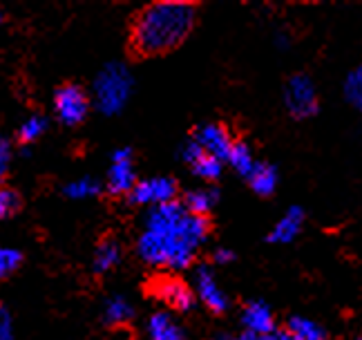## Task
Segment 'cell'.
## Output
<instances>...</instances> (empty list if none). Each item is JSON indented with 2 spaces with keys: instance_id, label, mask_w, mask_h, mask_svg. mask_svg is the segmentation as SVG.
<instances>
[{
  "instance_id": "6da1fadb",
  "label": "cell",
  "mask_w": 362,
  "mask_h": 340,
  "mask_svg": "<svg viewBox=\"0 0 362 340\" xmlns=\"http://www.w3.org/2000/svg\"><path fill=\"white\" fill-rule=\"evenodd\" d=\"M208 231H211L208 220L192 215L184 202L161 204L150 208L146 215L136 253L150 266L181 271L194 262Z\"/></svg>"
},
{
  "instance_id": "7a4b0ae2",
  "label": "cell",
  "mask_w": 362,
  "mask_h": 340,
  "mask_svg": "<svg viewBox=\"0 0 362 340\" xmlns=\"http://www.w3.org/2000/svg\"><path fill=\"white\" fill-rule=\"evenodd\" d=\"M197 9L190 3H152L132 25V47L141 56L165 54L188 38Z\"/></svg>"
},
{
  "instance_id": "3957f363",
  "label": "cell",
  "mask_w": 362,
  "mask_h": 340,
  "mask_svg": "<svg viewBox=\"0 0 362 340\" xmlns=\"http://www.w3.org/2000/svg\"><path fill=\"white\" fill-rule=\"evenodd\" d=\"M132 94V74L121 63L105 65L94 81V103L99 112L112 117L125 108Z\"/></svg>"
},
{
  "instance_id": "277c9868",
  "label": "cell",
  "mask_w": 362,
  "mask_h": 340,
  "mask_svg": "<svg viewBox=\"0 0 362 340\" xmlns=\"http://www.w3.org/2000/svg\"><path fill=\"white\" fill-rule=\"evenodd\" d=\"M284 106L291 117L309 119L317 112V90L315 83L306 74L291 76L284 85Z\"/></svg>"
},
{
  "instance_id": "5b68a950",
  "label": "cell",
  "mask_w": 362,
  "mask_h": 340,
  "mask_svg": "<svg viewBox=\"0 0 362 340\" xmlns=\"http://www.w3.org/2000/svg\"><path fill=\"white\" fill-rule=\"evenodd\" d=\"M90 110V98L86 90L78 88V85L69 83L57 90L54 96V112L63 125H78L81 121H86Z\"/></svg>"
},
{
  "instance_id": "8992f818",
  "label": "cell",
  "mask_w": 362,
  "mask_h": 340,
  "mask_svg": "<svg viewBox=\"0 0 362 340\" xmlns=\"http://www.w3.org/2000/svg\"><path fill=\"white\" fill-rule=\"evenodd\" d=\"M130 202L136 206H161L177 202V183L170 177H150L139 181L130 193Z\"/></svg>"
},
{
  "instance_id": "52a82bcc",
  "label": "cell",
  "mask_w": 362,
  "mask_h": 340,
  "mask_svg": "<svg viewBox=\"0 0 362 340\" xmlns=\"http://www.w3.org/2000/svg\"><path fill=\"white\" fill-rule=\"evenodd\" d=\"M132 162L134 159L130 148H119L112 152V164H110L107 179H105V186L112 195H130L139 183Z\"/></svg>"
},
{
  "instance_id": "ba28073f",
  "label": "cell",
  "mask_w": 362,
  "mask_h": 340,
  "mask_svg": "<svg viewBox=\"0 0 362 340\" xmlns=\"http://www.w3.org/2000/svg\"><path fill=\"white\" fill-rule=\"evenodd\" d=\"M192 287H194V295H197L213 314H224V311L230 307L228 295L224 289H221L211 266H199L197 271H194Z\"/></svg>"
},
{
  "instance_id": "9c48e42d",
  "label": "cell",
  "mask_w": 362,
  "mask_h": 340,
  "mask_svg": "<svg viewBox=\"0 0 362 340\" xmlns=\"http://www.w3.org/2000/svg\"><path fill=\"white\" fill-rule=\"evenodd\" d=\"M194 141H197V146L206 152L211 154V157L219 159V162H226L228 154L233 150V137L230 132L226 130L224 125L219 123H206V125H199L197 132H194L192 137Z\"/></svg>"
},
{
  "instance_id": "30bf717a",
  "label": "cell",
  "mask_w": 362,
  "mask_h": 340,
  "mask_svg": "<svg viewBox=\"0 0 362 340\" xmlns=\"http://www.w3.org/2000/svg\"><path fill=\"white\" fill-rule=\"evenodd\" d=\"M155 295L163 305H168L175 311H190L194 307V291L179 278H161L155 282Z\"/></svg>"
},
{
  "instance_id": "8fae6325",
  "label": "cell",
  "mask_w": 362,
  "mask_h": 340,
  "mask_svg": "<svg viewBox=\"0 0 362 340\" xmlns=\"http://www.w3.org/2000/svg\"><path fill=\"white\" fill-rule=\"evenodd\" d=\"M181 162H186L190 166L192 175H197L199 179H206V181H215L221 175V168H224L219 159L206 154L194 139L186 141V144L181 146Z\"/></svg>"
},
{
  "instance_id": "7c38bea8",
  "label": "cell",
  "mask_w": 362,
  "mask_h": 340,
  "mask_svg": "<svg viewBox=\"0 0 362 340\" xmlns=\"http://www.w3.org/2000/svg\"><path fill=\"white\" fill-rule=\"evenodd\" d=\"M242 324L244 329L250 334H259V336H269L275 332V316L267 302L253 300L248 302L242 311Z\"/></svg>"
},
{
  "instance_id": "4fadbf2b",
  "label": "cell",
  "mask_w": 362,
  "mask_h": 340,
  "mask_svg": "<svg viewBox=\"0 0 362 340\" xmlns=\"http://www.w3.org/2000/svg\"><path fill=\"white\" fill-rule=\"evenodd\" d=\"M302 224H304V210L300 206H291L273 226V231L269 233V242H273V244L293 242L302 231Z\"/></svg>"
},
{
  "instance_id": "5bb4252c",
  "label": "cell",
  "mask_w": 362,
  "mask_h": 340,
  "mask_svg": "<svg viewBox=\"0 0 362 340\" xmlns=\"http://www.w3.org/2000/svg\"><path fill=\"white\" fill-rule=\"evenodd\" d=\"M148 340H188L181 324L168 314V311H157L148 320Z\"/></svg>"
},
{
  "instance_id": "9a60e30c",
  "label": "cell",
  "mask_w": 362,
  "mask_h": 340,
  "mask_svg": "<svg viewBox=\"0 0 362 340\" xmlns=\"http://www.w3.org/2000/svg\"><path fill=\"white\" fill-rule=\"evenodd\" d=\"M246 179L250 183V188L262 197L273 195V191L277 188V170L271 164H264V162H257L253 173H250Z\"/></svg>"
},
{
  "instance_id": "2e32d148",
  "label": "cell",
  "mask_w": 362,
  "mask_h": 340,
  "mask_svg": "<svg viewBox=\"0 0 362 340\" xmlns=\"http://www.w3.org/2000/svg\"><path fill=\"white\" fill-rule=\"evenodd\" d=\"M121 255H123V251H121V244L117 242V239H105V242H101L94 253V262H92L94 273L112 271V268L121 262Z\"/></svg>"
},
{
  "instance_id": "e0dca14e",
  "label": "cell",
  "mask_w": 362,
  "mask_h": 340,
  "mask_svg": "<svg viewBox=\"0 0 362 340\" xmlns=\"http://www.w3.org/2000/svg\"><path fill=\"white\" fill-rule=\"evenodd\" d=\"M217 191L215 188H192L188 191L186 200H184V206L192 212V215H199V217H206L208 212H211L217 204Z\"/></svg>"
},
{
  "instance_id": "ac0fdd59",
  "label": "cell",
  "mask_w": 362,
  "mask_h": 340,
  "mask_svg": "<svg viewBox=\"0 0 362 340\" xmlns=\"http://www.w3.org/2000/svg\"><path fill=\"white\" fill-rule=\"evenodd\" d=\"M296 340H327V332L320 322L304 318V316H293L288 320L286 329Z\"/></svg>"
},
{
  "instance_id": "d6986e66",
  "label": "cell",
  "mask_w": 362,
  "mask_h": 340,
  "mask_svg": "<svg viewBox=\"0 0 362 340\" xmlns=\"http://www.w3.org/2000/svg\"><path fill=\"white\" fill-rule=\"evenodd\" d=\"M226 162L233 166L235 173H240L244 177H248L250 173H253V168L257 166V159L253 157V150H250L248 144H244V141H235Z\"/></svg>"
},
{
  "instance_id": "ffe728a7",
  "label": "cell",
  "mask_w": 362,
  "mask_h": 340,
  "mask_svg": "<svg viewBox=\"0 0 362 340\" xmlns=\"http://www.w3.org/2000/svg\"><path fill=\"white\" fill-rule=\"evenodd\" d=\"M132 314H134V309H132L128 298H123V295L110 298V300L105 302V309H103V318L107 324H123L132 318Z\"/></svg>"
},
{
  "instance_id": "44dd1931",
  "label": "cell",
  "mask_w": 362,
  "mask_h": 340,
  "mask_svg": "<svg viewBox=\"0 0 362 340\" xmlns=\"http://www.w3.org/2000/svg\"><path fill=\"white\" fill-rule=\"evenodd\" d=\"M99 191H101V183L92 177L74 179L65 186V195L69 197V200H90V197H94Z\"/></svg>"
},
{
  "instance_id": "7402d4cb",
  "label": "cell",
  "mask_w": 362,
  "mask_h": 340,
  "mask_svg": "<svg viewBox=\"0 0 362 340\" xmlns=\"http://www.w3.org/2000/svg\"><path fill=\"white\" fill-rule=\"evenodd\" d=\"M344 94H346V98H349V103L362 112V65L351 69L349 76H346Z\"/></svg>"
},
{
  "instance_id": "603a6c76",
  "label": "cell",
  "mask_w": 362,
  "mask_h": 340,
  "mask_svg": "<svg viewBox=\"0 0 362 340\" xmlns=\"http://www.w3.org/2000/svg\"><path fill=\"white\" fill-rule=\"evenodd\" d=\"M45 130H47V119L40 117V115H34V117H30L21 125L18 135H21L23 144H30V141H36Z\"/></svg>"
},
{
  "instance_id": "cb8c5ba5",
  "label": "cell",
  "mask_w": 362,
  "mask_h": 340,
  "mask_svg": "<svg viewBox=\"0 0 362 340\" xmlns=\"http://www.w3.org/2000/svg\"><path fill=\"white\" fill-rule=\"evenodd\" d=\"M21 253L16 249L9 246H0V280H5L7 276H11L16 268L21 266Z\"/></svg>"
},
{
  "instance_id": "d4e9b609",
  "label": "cell",
  "mask_w": 362,
  "mask_h": 340,
  "mask_svg": "<svg viewBox=\"0 0 362 340\" xmlns=\"http://www.w3.org/2000/svg\"><path fill=\"white\" fill-rule=\"evenodd\" d=\"M18 204H21V200L16 193L9 188H0V220L9 217L11 212L18 208Z\"/></svg>"
},
{
  "instance_id": "484cf974",
  "label": "cell",
  "mask_w": 362,
  "mask_h": 340,
  "mask_svg": "<svg viewBox=\"0 0 362 340\" xmlns=\"http://www.w3.org/2000/svg\"><path fill=\"white\" fill-rule=\"evenodd\" d=\"M9 162H11V146L5 137H0V183H3L9 170Z\"/></svg>"
},
{
  "instance_id": "4316f807",
  "label": "cell",
  "mask_w": 362,
  "mask_h": 340,
  "mask_svg": "<svg viewBox=\"0 0 362 340\" xmlns=\"http://www.w3.org/2000/svg\"><path fill=\"white\" fill-rule=\"evenodd\" d=\"M0 340H13V322L5 307H0Z\"/></svg>"
},
{
  "instance_id": "83f0119b",
  "label": "cell",
  "mask_w": 362,
  "mask_h": 340,
  "mask_svg": "<svg viewBox=\"0 0 362 340\" xmlns=\"http://www.w3.org/2000/svg\"><path fill=\"white\" fill-rule=\"evenodd\" d=\"M235 260V253L230 249H217L213 253V262L219 264V266H224V264H230Z\"/></svg>"
},
{
  "instance_id": "f1b7e54d",
  "label": "cell",
  "mask_w": 362,
  "mask_h": 340,
  "mask_svg": "<svg viewBox=\"0 0 362 340\" xmlns=\"http://www.w3.org/2000/svg\"><path fill=\"white\" fill-rule=\"evenodd\" d=\"M269 340H296V338L288 332H273V334H269Z\"/></svg>"
},
{
  "instance_id": "f546056e",
  "label": "cell",
  "mask_w": 362,
  "mask_h": 340,
  "mask_svg": "<svg viewBox=\"0 0 362 340\" xmlns=\"http://www.w3.org/2000/svg\"><path fill=\"white\" fill-rule=\"evenodd\" d=\"M240 340H269V336H259V334H250V332H244L240 336Z\"/></svg>"
},
{
  "instance_id": "4dcf8cb0",
  "label": "cell",
  "mask_w": 362,
  "mask_h": 340,
  "mask_svg": "<svg viewBox=\"0 0 362 340\" xmlns=\"http://www.w3.org/2000/svg\"><path fill=\"white\" fill-rule=\"evenodd\" d=\"M219 340H240V338H233V336H221Z\"/></svg>"
},
{
  "instance_id": "1f68e13d",
  "label": "cell",
  "mask_w": 362,
  "mask_h": 340,
  "mask_svg": "<svg viewBox=\"0 0 362 340\" xmlns=\"http://www.w3.org/2000/svg\"><path fill=\"white\" fill-rule=\"evenodd\" d=\"M356 340H362V334H360V336H358V338H356Z\"/></svg>"
}]
</instances>
